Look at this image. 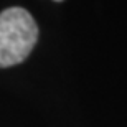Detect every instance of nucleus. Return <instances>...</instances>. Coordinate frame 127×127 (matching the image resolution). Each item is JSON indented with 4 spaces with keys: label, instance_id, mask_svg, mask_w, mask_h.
Returning a JSON list of instances; mask_svg holds the SVG:
<instances>
[{
    "label": "nucleus",
    "instance_id": "nucleus-1",
    "mask_svg": "<svg viewBox=\"0 0 127 127\" xmlns=\"http://www.w3.org/2000/svg\"><path fill=\"white\" fill-rule=\"evenodd\" d=\"M38 40V25L30 12L12 7L0 12V68L27 60Z\"/></svg>",
    "mask_w": 127,
    "mask_h": 127
},
{
    "label": "nucleus",
    "instance_id": "nucleus-2",
    "mask_svg": "<svg viewBox=\"0 0 127 127\" xmlns=\"http://www.w3.org/2000/svg\"><path fill=\"white\" fill-rule=\"evenodd\" d=\"M55 2H63V0H55Z\"/></svg>",
    "mask_w": 127,
    "mask_h": 127
}]
</instances>
